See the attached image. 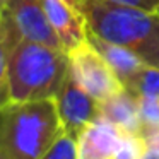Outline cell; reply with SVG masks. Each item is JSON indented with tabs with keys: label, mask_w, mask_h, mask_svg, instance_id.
I'll list each match as a JSON object with an SVG mask.
<instances>
[{
	"label": "cell",
	"mask_w": 159,
	"mask_h": 159,
	"mask_svg": "<svg viewBox=\"0 0 159 159\" xmlns=\"http://www.w3.org/2000/svg\"><path fill=\"white\" fill-rule=\"evenodd\" d=\"M125 89L132 91L137 98H159V69L144 65L125 84Z\"/></svg>",
	"instance_id": "11"
},
{
	"label": "cell",
	"mask_w": 159,
	"mask_h": 159,
	"mask_svg": "<svg viewBox=\"0 0 159 159\" xmlns=\"http://www.w3.org/2000/svg\"><path fill=\"white\" fill-rule=\"evenodd\" d=\"M55 101L63 132L74 139H77L86 125H89L101 115V103L75 82L70 69L62 87L57 93Z\"/></svg>",
	"instance_id": "6"
},
{
	"label": "cell",
	"mask_w": 159,
	"mask_h": 159,
	"mask_svg": "<svg viewBox=\"0 0 159 159\" xmlns=\"http://www.w3.org/2000/svg\"><path fill=\"white\" fill-rule=\"evenodd\" d=\"M41 159H77L75 139L69 134H62L58 140L41 156Z\"/></svg>",
	"instance_id": "13"
},
{
	"label": "cell",
	"mask_w": 159,
	"mask_h": 159,
	"mask_svg": "<svg viewBox=\"0 0 159 159\" xmlns=\"http://www.w3.org/2000/svg\"><path fill=\"white\" fill-rule=\"evenodd\" d=\"M156 12H157V14H159V5H157V9H156Z\"/></svg>",
	"instance_id": "21"
},
{
	"label": "cell",
	"mask_w": 159,
	"mask_h": 159,
	"mask_svg": "<svg viewBox=\"0 0 159 159\" xmlns=\"http://www.w3.org/2000/svg\"><path fill=\"white\" fill-rule=\"evenodd\" d=\"M104 2L130 5V7H139V9H145V11H156L159 5V0H104Z\"/></svg>",
	"instance_id": "16"
},
{
	"label": "cell",
	"mask_w": 159,
	"mask_h": 159,
	"mask_svg": "<svg viewBox=\"0 0 159 159\" xmlns=\"http://www.w3.org/2000/svg\"><path fill=\"white\" fill-rule=\"evenodd\" d=\"M139 113L142 121V134L159 128V98H139Z\"/></svg>",
	"instance_id": "12"
},
{
	"label": "cell",
	"mask_w": 159,
	"mask_h": 159,
	"mask_svg": "<svg viewBox=\"0 0 159 159\" xmlns=\"http://www.w3.org/2000/svg\"><path fill=\"white\" fill-rule=\"evenodd\" d=\"M87 31L134 52L144 63L159 69V14L104 0H79Z\"/></svg>",
	"instance_id": "1"
},
{
	"label": "cell",
	"mask_w": 159,
	"mask_h": 159,
	"mask_svg": "<svg viewBox=\"0 0 159 159\" xmlns=\"http://www.w3.org/2000/svg\"><path fill=\"white\" fill-rule=\"evenodd\" d=\"M145 144L139 135H125L121 137L113 159H142Z\"/></svg>",
	"instance_id": "14"
},
{
	"label": "cell",
	"mask_w": 159,
	"mask_h": 159,
	"mask_svg": "<svg viewBox=\"0 0 159 159\" xmlns=\"http://www.w3.org/2000/svg\"><path fill=\"white\" fill-rule=\"evenodd\" d=\"M0 159H9V157H7V156H5V154H4V152H0Z\"/></svg>",
	"instance_id": "20"
},
{
	"label": "cell",
	"mask_w": 159,
	"mask_h": 159,
	"mask_svg": "<svg viewBox=\"0 0 159 159\" xmlns=\"http://www.w3.org/2000/svg\"><path fill=\"white\" fill-rule=\"evenodd\" d=\"M69 69L67 52L22 39L9 52L4 103L55 98Z\"/></svg>",
	"instance_id": "3"
},
{
	"label": "cell",
	"mask_w": 159,
	"mask_h": 159,
	"mask_svg": "<svg viewBox=\"0 0 159 159\" xmlns=\"http://www.w3.org/2000/svg\"><path fill=\"white\" fill-rule=\"evenodd\" d=\"M101 115L113 121L125 135L142 134V121L139 113V98L132 91L121 89L101 103Z\"/></svg>",
	"instance_id": "9"
},
{
	"label": "cell",
	"mask_w": 159,
	"mask_h": 159,
	"mask_svg": "<svg viewBox=\"0 0 159 159\" xmlns=\"http://www.w3.org/2000/svg\"><path fill=\"white\" fill-rule=\"evenodd\" d=\"M63 2H67L69 5H72V7L79 9V0H63Z\"/></svg>",
	"instance_id": "18"
},
{
	"label": "cell",
	"mask_w": 159,
	"mask_h": 159,
	"mask_svg": "<svg viewBox=\"0 0 159 159\" xmlns=\"http://www.w3.org/2000/svg\"><path fill=\"white\" fill-rule=\"evenodd\" d=\"M69 63L70 74L75 82L99 103L123 89V84L120 82L113 69L87 43V39L86 43L69 52Z\"/></svg>",
	"instance_id": "5"
},
{
	"label": "cell",
	"mask_w": 159,
	"mask_h": 159,
	"mask_svg": "<svg viewBox=\"0 0 159 159\" xmlns=\"http://www.w3.org/2000/svg\"><path fill=\"white\" fill-rule=\"evenodd\" d=\"M7 62H9V48L5 43L4 26L0 21V96L5 91V80H7Z\"/></svg>",
	"instance_id": "15"
},
{
	"label": "cell",
	"mask_w": 159,
	"mask_h": 159,
	"mask_svg": "<svg viewBox=\"0 0 159 159\" xmlns=\"http://www.w3.org/2000/svg\"><path fill=\"white\" fill-rule=\"evenodd\" d=\"M62 134L55 98L0 104V152L9 159H41Z\"/></svg>",
	"instance_id": "2"
},
{
	"label": "cell",
	"mask_w": 159,
	"mask_h": 159,
	"mask_svg": "<svg viewBox=\"0 0 159 159\" xmlns=\"http://www.w3.org/2000/svg\"><path fill=\"white\" fill-rule=\"evenodd\" d=\"M142 140H144L145 147L154 149V151L159 152V128H154V130H149L142 135Z\"/></svg>",
	"instance_id": "17"
},
{
	"label": "cell",
	"mask_w": 159,
	"mask_h": 159,
	"mask_svg": "<svg viewBox=\"0 0 159 159\" xmlns=\"http://www.w3.org/2000/svg\"><path fill=\"white\" fill-rule=\"evenodd\" d=\"M9 2H11V0H0V11H2V9H4Z\"/></svg>",
	"instance_id": "19"
},
{
	"label": "cell",
	"mask_w": 159,
	"mask_h": 159,
	"mask_svg": "<svg viewBox=\"0 0 159 159\" xmlns=\"http://www.w3.org/2000/svg\"><path fill=\"white\" fill-rule=\"evenodd\" d=\"M86 39H87V43L106 60V63L113 69V72L116 74V77L120 79V82L123 84V87L142 67L147 65V63H144L128 48L115 45V43H110V41H106V39H101L89 31H87Z\"/></svg>",
	"instance_id": "10"
},
{
	"label": "cell",
	"mask_w": 159,
	"mask_h": 159,
	"mask_svg": "<svg viewBox=\"0 0 159 159\" xmlns=\"http://www.w3.org/2000/svg\"><path fill=\"white\" fill-rule=\"evenodd\" d=\"M123 132L99 115L77 135V159H113Z\"/></svg>",
	"instance_id": "7"
},
{
	"label": "cell",
	"mask_w": 159,
	"mask_h": 159,
	"mask_svg": "<svg viewBox=\"0 0 159 159\" xmlns=\"http://www.w3.org/2000/svg\"><path fill=\"white\" fill-rule=\"evenodd\" d=\"M52 28L62 41L67 53L86 43L87 26L79 9L69 5L63 0H41Z\"/></svg>",
	"instance_id": "8"
},
{
	"label": "cell",
	"mask_w": 159,
	"mask_h": 159,
	"mask_svg": "<svg viewBox=\"0 0 159 159\" xmlns=\"http://www.w3.org/2000/svg\"><path fill=\"white\" fill-rule=\"evenodd\" d=\"M0 21L4 26L9 52L22 39L63 50L62 41L48 21L41 0H11L0 11Z\"/></svg>",
	"instance_id": "4"
}]
</instances>
